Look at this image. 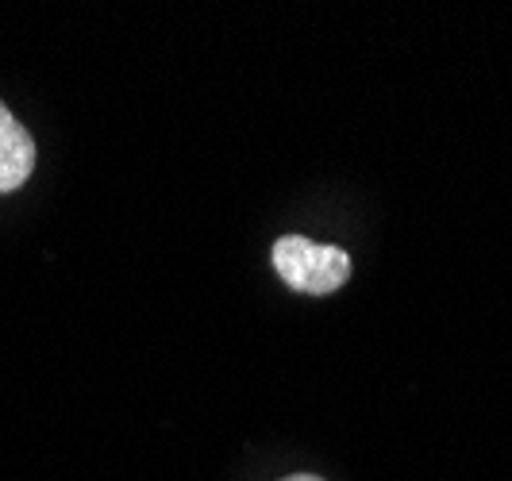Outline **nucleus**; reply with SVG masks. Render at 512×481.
<instances>
[{"mask_svg": "<svg viewBox=\"0 0 512 481\" xmlns=\"http://www.w3.org/2000/svg\"><path fill=\"white\" fill-rule=\"evenodd\" d=\"M270 258H274V270L282 274V281L289 289L316 293V297H328V293H335L343 281L351 278V258H347V251L312 243L305 235H282L274 243Z\"/></svg>", "mask_w": 512, "mask_h": 481, "instance_id": "1", "label": "nucleus"}, {"mask_svg": "<svg viewBox=\"0 0 512 481\" xmlns=\"http://www.w3.org/2000/svg\"><path fill=\"white\" fill-rule=\"evenodd\" d=\"M35 170V139L27 127L0 104V193L20 189Z\"/></svg>", "mask_w": 512, "mask_h": 481, "instance_id": "2", "label": "nucleus"}, {"mask_svg": "<svg viewBox=\"0 0 512 481\" xmlns=\"http://www.w3.org/2000/svg\"><path fill=\"white\" fill-rule=\"evenodd\" d=\"M282 481H324V478H316V474H293V478H282Z\"/></svg>", "mask_w": 512, "mask_h": 481, "instance_id": "3", "label": "nucleus"}]
</instances>
